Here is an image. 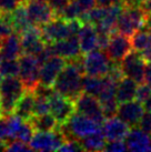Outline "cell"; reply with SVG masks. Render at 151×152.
Returning <instances> with one entry per match:
<instances>
[{"label":"cell","mask_w":151,"mask_h":152,"mask_svg":"<svg viewBox=\"0 0 151 152\" xmlns=\"http://www.w3.org/2000/svg\"><path fill=\"white\" fill-rule=\"evenodd\" d=\"M84 73L82 57L67 61L55 81L54 85L55 91L76 101V99L84 92L82 91Z\"/></svg>","instance_id":"cell-1"},{"label":"cell","mask_w":151,"mask_h":152,"mask_svg":"<svg viewBox=\"0 0 151 152\" xmlns=\"http://www.w3.org/2000/svg\"><path fill=\"white\" fill-rule=\"evenodd\" d=\"M84 21L81 19L66 20L63 18L56 17L50 22L40 27L42 37L47 43H54L59 40L71 36H77Z\"/></svg>","instance_id":"cell-2"},{"label":"cell","mask_w":151,"mask_h":152,"mask_svg":"<svg viewBox=\"0 0 151 152\" xmlns=\"http://www.w3.org/2000/svg\"><path fill=\"white\" fill-rule=\"evenodd\" d=\"M26 91L20 78L18 77H2L0 81V103L2 114H11L18 100Z\"/></svg>","instance_id":"cell-3"},{"label":"cell","mask_w":151,"mask_h":152,"mask_svg":"<svg viewBox=\"0 0 151 152\" xmlns=\"http://www.w3.org/2000/svg\"><path fill=\"white\" fill-rule=\"evenodd\" d=\"M100 126L101 124L93 121L92 119L76 111L71 115V118L68 120V122H66L62 126H59V127L63 132V134L66 135L67 140H81L84 137H88L98 131L101 128Z\"/></svg>","instance_id":"cell-4"},{"label":"cell","mask_w":151,"mask_h":152,"mask_svg":"<svg viewBox=\"0 0 151 152\" xmlns=\"http://www.w3.org/2000/svg\"><path fill=\"white\" fill-rule=\"evenodd\" d=\"M147 12L141 7H125L117 22V31L132 37L137 31L144 28Z\"/></svg>","instance_id":"cell-5"},{"label":"cell","mask_w":151,"mask_h":152,"mask_svg":"<svg viewBox=\"0 0 151 152\" xmlns=\"http://www.w3.org/2000/svg\"><path fill=\"white\" fill-rule=\"evenodd\" d=\"M19 62V78L25 86L26 90L34 91L40 81V64L37 57L32 55H22L18 58Z\"/></svg>","instance_id":"cell-6"},{"label":"cell","mask_w":151,"mask_h":152,"mask_svg":"<svg viewBox=\"0 0 151 152\" xmlns=\"http://www.w3.org/2000/svg\"><path fill=\"white\" fill-rule=\"evenodd\" d=\"M66 135L60 127L52 131H36L29 145L36 151H56L66 142Z\"/></svg>","instance_id":"cell-7"},{"label":"cell","mask_w":151,"mask_h":152,"mask_svg":"<svg viewBox=\"0 0 151 152\" xmlns=\"http://www.w3.org/2000/svg\"><path fill=\"white\" fill-rule=\"evenodd\" d=\"M84 71L88 76H107L111 66V59L105 50L95 49L82 57Z\"/></svg>","instance_id":"cell-8"},{"label":"cell","mask_w":151,"mask_h":152,"mask_svg":"<svg viewBox=\"0 0 151 152\" xmlns=\"http://www.w3.org/2000/svg\"><path fill=\"white\" fill-rule=\"evenodd\" d=\"M76 111L84 114L93 121L102 124L106 120V115L99 99L95 96L82 92L75 101Z\"/></svg>","instance_id":"cell-9"},{"label":"cell","mask_w":151,"mask_h":152,"mask_svg":"<svg viewBox=\"0 0 151 152\" xmlns=\"http://www.w3.org/2000/svg\"><path fill=\"white\" fill-rule=\"evenodd\" d=\"M49 103H50V113L56 118L59 126H62L68 122V120L76 112L75 101L58 93L55 91V89L49 97Z\"/></svg>","instance_id":"cell-10"},{"label":"cell","mask_w":151,"mask_h":152,"mask_svg":"<svg viewBox=\"0 0 151 152\" xmlns=\"http://www.w3.org/2000/svg\"><path fill=\"white\" fill-rule=\"evenodd\" d=\"M146 61L138 51H131L121 60V68L125 77H129L138 83L144 82Z\"/></svg>","instance_id":"cell-11"},{"label":"cell","mask_w":151,"mask_h":152,"mask_svg":"<svg viewBox=\"0 0 151 152\" xmlns=\"http://www.w3.org/2000/svg\"><path fill=\"white\" fill-rule=\"evenodd\" d=\"M25 6L27 9L28 17L34 26L41 27L56 18L55 11L51 9L47 0L30 1V2L25 4Z\"/></svg>","instance_id":"cell-12"},{"label":"cell","mask_w":151,"mask_h":152,"mask_svg":"<svg viewBox=\"0 0 151 152\" xmlns=\"http://www.w3.org/2000/svg\"><path fill=\"white\" fill-rule=\"evenodd\" d=\"M133 49L131 37L120 32H113L110 36L109 45L107 47V55L112 61L121 62V60Z\"/></svg>","instance_id":"cell-13"},{"label":"cell","mask_w":151,"mask_h":152,"mask_svg":"<svg viewBox=\"0 0 151 152\" xmlns=\"http://www.w3.org/2000/svg\"><path fill=\"white\" fill-rule=\"evenodd\" d=\"M22 53L37 56L47 46V42L42 37L40 27L32 26L29 29L20 34Z\"/></svg>","instance_id":"cell-14"},{"label":"cell","mask_w":151,"mask_h":152,"mask_svg":"<svg viewBox=\"0 0 151 152\" xmlns=\"http://www.w3.org/2000/svg\"><path fill=\"white\" fill-rule=\"evenodd\" d=\"M66 62H67L66 59L57 55L52 56L46 62H43L40 66V77H39L40 85L54 88L56 79L59 76L60 71L63 69Z\"/></svg>","instance_id":"cell-15"},{"label":"cell","mask_w":151,"mask_h":152,"mask_svg":"<svg viewBox=\"0 0 151 152\" xmlns=\"http://www.w3.org/2000/svg\"><path fill=\"white\" fill-rule=\"evenodd\" d=\"M144 113V107L138 100H131V101L119 103L117 111V117L121 119L123 122H126L130 128L137 127L139 121Z\"/></svg>","instance_id":"cell-16"},{"label":"cell","mask_w":151,"mask_h":152,"mask_svg":"<svg viewBox=\"0 0 151 152\" xmlns=\"http://www.w3.org/2000/svg\"><path fill=\"white\" fill-rule=\"evenodd\" d=\"M55 55L62 57L66 61L75 60L81 57V48H80L79 39L77 36H71L66 39L59 40L57 42L51 43Z\"/></svg>","instance_id":"cell-17"},{"label":"cell","mask_w":151,"mask_h":152,"mask_svg":"<svg viewBox=\"0 0 151 152\" xmlns=\"http://www.w3.org/2000/svg\"><path fill=\"white\" fill-rule=\"evenodd\" d=\"M101 130L103 132L107 141L125 140L130 130V127L116 115L106 119L101 124Z\"/></svg>","instance_id":"cell-18"},{"label":"cell","mask_w":151,"mask_h":152,"mask_svg":"<svg viewBox=\"0 0 151 152\" xmlns=\"http://www.w3.org/2000/svg\"><path fill=\"white\" fill-rule=\"evenodd\" d=\"M77 37L79 39L82 55L98 49V30L91 22L84 21Z\"/></svg>","instance_id":"cell-19"},{"label":"cell","mask_w":151,"mask_h":152,"mask_svg":"<svg viewBox=\"0 0 151 152\" xmlns=\"http://www.w3.org/2000/svg\"><path fill=\"white\" fill-rule=\"evenodd\" d=\"M125 141H126L127 148L130 151H149L151 135L147 133L146 131H143L142 129H140V128L133 127L132 129L129 130Z\"/></svg>","instance_id":"cell-20"},{"label":"cell","mask_w":151,"mask_h":152,"mask_svg":"<svg viewBox=\"0 0 151 152\" xmlns=\"http://www.w3.org/2000/svg\"><path fill=\"white\" fill-rule=\"evenodd\" d=\"M21 55L22 47L20 34L13 31L1 40L0 59H18Z\"/></svg>","instance_id":"cell-21"},{"label":"cell","mask_w":151,"mask_h":152,"mask_svg":"<svg viewBox=\"0 0 151 152\" xmlns=\"http://www.w3.org/2000/svg\"><path fill=\"white\" fill-rule=\"evenodd\" d=\"M34 99L36 96L34 91L26 90L20 99L18 100L13 113L19 115L25 121H29L34 115Z\"/></svg>","instance_id":"cell-22"},{"label":"cell","mask_w":151,"mask_h":152,"mask_svg":"<svg viewBox=\"0 0 151 152\" xmlns=\"http://www.w3.org/2000/svg\"><path fill=\"white\" fill-rule=\"evenodd\" d=\"M10 21H11L13 31L19 34L34 26L28 17L25 4H22V2H20V4L17 8L10 12Z\"/></svg>","instance_id":"cell-23"},{"label":"cell","mask_w":151,"mask_h":152,"mask_svg":"<svg viewBox=\"0 0 151 152\" xmlns=\"http://www.w3.org/2000/svg\"><path fill=\"white\" fill-rule=\"evenodd\" d=\"M138 82L129 77H123L118 82L117 86V100L119 103L131 101L136 99V93L138 89Z\"/></svg>","instance_id":"cell-24"},{"label":"cell","mask_w":151,"mask_h":152,"mask_svg":"<svg viewBox=\"0 0 151 152\" xmlns=\"http://www.w3.org/2000/svg\"><path fill=\"white\" fill-rule=\"evenodd\" d=\"M80 142L84 150L86 151H101V150H105L107 139L100 128L92 134L82 138L80 140Z\"/></svg>","instance_id":"cell-25"},{"label":"cell","mask_w":151,"mask_h":152,"mask_svg":"<svg viewBox=\"0 0 151 152\" xmlns=\"http://www.w3.org/2000/svg\"><path fill=\"white\" fill-rule=\"evenodd\" d=\"M29 122L34 127V131H52L59 127L56 118L50 112L45 114H39V115H34L29 120Z\"/></svg>","instance_id":"cell-26"},{"label":"cell","mask_w":151,"mask_h":152,"mask_svg":"<svg viewBox=\"0 0 151 152\" xmlns=\"http://www.w3.org/2000/svg\"><path fill=\"white\" fill-rule=\"evenodd\" d=\"M103 85V77H95L86 75L82 78V91L98 98Z\"/></svg>","instance_id":"cell-27"},{"label":"cell","mask_w":151,"mask_h":152,"mask_svg":"<svg viewBox=\"0 0 151 152\" xmlns=\"http://www.w3.org/2000/svg\"><path fill=\"white\" fill-rule=\"evenodd\" d=\"M131 40L133 50L142 52L151 47V32L146 28H142L131 37Z\"/></svg>","instance_id":"cell-28"},{"label":"cell","mask_w":151,"mask_h":152,"mask_svg":"<svg viewBox=\"0 0 151 152\" xmlns=\"http://www.w3.org/2000/svg\"><path fill=\"white\" fill-rule=\"evenodd\" d=\"M0 73L2 77H19L18 59H0Z\"/></svg>","instance_id":"cell-29"},{"label":"cell","mask_w":151,"mask_h":152,"mask_svg":"<svg viewBox=\"0 0 151 152\" xmlns=\"http://www.w3.org/2000/svg\"><path fill=\"white\" fill-rule=\"evenodd\" d=\"M34 115L45 114L50 112V103H49V97L37 94L34 93Z\"/></svg>","instance_id":"cell-30"},{"label":"cell","mask_w":151,"mask_h":152,"mask_svg":"<svg viewBox=\"0 0 151 152\" xmlns=\"http://www.w3.org/2000/svg\"><path fill=\"white\" fill-rule=\"evenodd\" d=\"M34 132L36 131H34V127L31 126V123L29 121H23L20 130L18 131L17 135H16V140H19V141H22L25 143L29 144L32 137H34Z\"/></svg>","instance_id":"cell-31"},{"label":"cell","mask_w":151,"mask_h":152,"mask_svg":"<svg viewBox=\"0 0 151 152\" xmlns=\"http://www.w3.org/2000/svg\"><path fill=\"white\" fill-rule=\"evenodd\" d=\"M13 32L11 21H10V12H0V39H4Z\"/></svg>","instance_id":"cell-32"},{"label":"cell","mask_w":151,"mask_h":152,"mask_svg":"<svg viewBox=\"0 0 151 152\" xmlns=\"http://www.w3.org/2000/svg\"><path fill=\"white\" fill-rule=\"evenodd\" d=\"M32 149L28 143L19 140H10L6 143V151H31Z\"/></svg>","instance_id":"cell-33"},{"label":"cell","mask_w":151,"mask_h":152,"mask_svg":"<svg viewBox=\"0 0 151 152\" xmlns=\"http://www.w3.org/2000/svg\"><path fill=\"white\" fill-rule=\"evenodd\" d=\"M150 94H151V86L149 83H147V82L139 83L138 89H137V93H136V100H138L141 103H143L149 98Z\"/></svg>","instance_id":"cell-34"},{"label":"cell","mask_w":151,"mask_h":152,"mask_svg":"<svg viewBox=\"0 0 151 152\" xmlns=\"http://www.w3.org/2000/svg\"><path fill=\"white\" fill-rule=\"evenodd\" d=\"M10 141V133H9L8 120L7 115H0V142L7 143Z\"/></svg>","instance_id":"cell-35"},{"label":"cell","mask_w":151,"mask_h":152,"mask_svg":"<svg viewBox=\"0 0 151 152\" xmlns=\"http://www.w3.org/2000/svg\"><path fill=\"white\" fill-rule=\"evenodd\" d=\"M84 148L81 145V142L80 140L78 139H68L66 140V142L60 147L58 151H69V152H73V151H82Z\"/></svg>","instance_id":"cell-36"},{"label":"cell","mask_w":151,"mask_h":152,"mask_svg":"<svg viewBox=\"0 0 151 152\" xmlns=\"http://www.w3.org/2000/svg\"><path fill=\"white\" fill-rule=\"evenodd\" d=\"M105 150L111 152H121L128 150V148H127L125 140H113V141H108L107 142Z\"/></svg>","instance_id":"cell-37"},{"label":"cell","mask_w":151,"mask_h":152,"mask_svg":"<svg viewBox=\"0 0 151 152\" xmlns=\"http://www.w3.org/2000/svg\"><path fill=\"white\" fill-rule=\"evenodd\" d=\"M71 0H47V2L49 4V6L51 7V9L55 11L56 17H59L61 12L63 11V9L68 6V4Z\"/></svg>","instance_id":"cell-38"},{"label":"cell","mask_w":151,"mask_h":152,"mask_svg":"<svg viewBox=\"0 0 151 152\" xmlns=\"http://www.w3.org/2000/svg\"><path fill=\"white\" fill-rule=\"evenodd\" d=\"M138 127L142 129L143 131H146L147 133L151 134V111H146L142 114V117L139 121Z\"/></svg>","instance_id":"cell-39"},{"label":"cell","mask_w":151,"mask_h":152,"mask_svg":"<svg viewBox=\"0 0 151 152\" xmlns=\"http://www.w3.org/2000/svg\"><path fill=\"white\" fill-rule=\"evenodd\" d=\"M20 4V0H0V12H11Z\"/></svg>","instance_id":"cell-40"},{"label":"cell","mask_w":151,"mask_h":152,"mask_svg":"<svg viewBox=\"0 0 151 152\" xmlns=\"http://www.w3.org/2000/svg\"><path fill=\"white\" fill-rule=\"evenodd\" d=\"M76 4L79 6L80 10L82 11L84 16L86 13H88L93 7L97 6V1L96 0H75Z\"/></svg>","instance_id":"cell-41"},{"label":"cell","mask_w":151,"mask_h":152,"mask_svg":"<svg viewBox=\"0 0 151 152\" xmlns=\"http://www.w3.org/2000/svg\"><path fill=\"white\" fill-rule=\"evenodd\" d=\"M143 0H121L125 7H141Z\"/></svg>","instance_id":"cell-42"},{"label":"cell","mask_w":151,"mask_h":152,"mask_svg":"<svg viewBox=\"0 0 151 152\" xmlns=\"http://www.w3.org/2000/svg\"><path fill=\"white\" fill-rule=\"evenodd\" d=\"M144 82L151 86V62H146L144 67Z\"/></svg>","instance_id":"cell-43"},{"label":"cell","mask_w":151,"mask_h":152,"mask_svg":"<svg viewBox=\"0 0 151 152\" xmlns=\"http://www.w3.org/2000/svg\"><path fill=\"white\" fill-rule=\"evenodd\" d=\"M98 6H111V4H121V0H96Z\"/></svg>","instance_id":"cell-44"},{"label":"cell","mask_w":151,"mask_h":152,"mask_svg":"<svg viewBox=\"0 0 151 152\" xmlns=\"http://www.w3.org/2000/svg\"><path fill=\"white\" fill-rule=\"evenodd\" d=\"M140 53H141V56H142V58L144 59L146 62H151V47L148 48L147 50L140 52Z\"/></svg>","instance_id":"cell-45"},{"label":"cell","mask_w":151,"mask_h":152,"mask_svg":"<svg viewBox=\"0 0 151 152\" xmlns=\"http://www.w3.org/2000/svg\"><path fill=\"white\" fill-rule=\"evenodd\" d=\"M141 8H142L147 13H150L151 12V0H143L142 4H141Z\"/></svg>","instance_id":"cell-46"},{"label":"cell","mask_w":151,"mask_h":152,"mask_svg":"<svg viewBox=\"0 0 151 152\" xmlns=\"http://www.w3.org/2000/svg\"><path fill=\"white\" fill-rule=\"evenodd\" d=\"M143 107H144L146 111H151V94L149 96L147 100L143 102Z\"/></svg>","instance_id":"cell-47"},{"label":"cell","mask_w":151,"mask_h":152,"mask_svg":"<svg viewBox=\"0 0 151 152\" xmlns=\"http://www.w3.org/2000/svg\"><path fill=\"white\" fill-rule=\"evenodd\" d=\"M144 28L151 32V12L147 13V19H146V26H144Z\"/></svg>","instance_id":"cell-48"},{"label":"cell","mask_w":151,"mask_h":152,"mask_svg":"<svg viewBox=\"0 0 151 152\" xmlns=\"http://www.w3.org/2000/svg\"><path fill=\"white\" fill-rule=\"evenodd\" d=\"M30 1H39V0H20V2H22V4H27Z\"/></svg>","instance_id":"cell-49"},{"label":"cell","mask_w":151,"mask_h":152,"mask_svg":"<svg viewBox=\"0 0 151 152\" xmlns=\"http://www.w3.org/2000/svg\"><path fill=\"white\" fill-rule=\"evenodd\" d=\"M0 115H2V109H1V103H0Z\"/></svg>","instance_id":"cell-50"},{"label":"cell","mask_w":151,"mask_h":152,"mask_svg":"<svg viewBox=\"0 0 151 152\" xmlns=\"http://www.w3.org/2000/svg\"><path fill=\"white\" fill-rule=\"evenodd\" d=\"M149 151H151V141H150V145H149Z\"/></svg>","instance_id":"cell-51"},{"label":"cell","mask_w":151,"mask_h":152,"mask_svg":"<svg viewBox=\"0 0 151 152\" xmlns=\"http://www.w3.org/2000/svg\"><path fill=\"white\" fill-rule=\"evenodd\" d=\"M1 79H2V76H1V73H0V81H1Z\"/></svg>","instance_id":"cell-52"},{"label":"cell","mask_w":151,"mask_h":152,"mask_svg":"<svg viewBox=\"0 0 151 152\" xmlns=\"http://www.w3.org/2000/svg\"><path fill=\"white\" fill-rule=\"evenodd\" d=\"M1 40H2V39H0V47H1Z\"/></svg>","instance_id":"cell-53"}]
</instances>
